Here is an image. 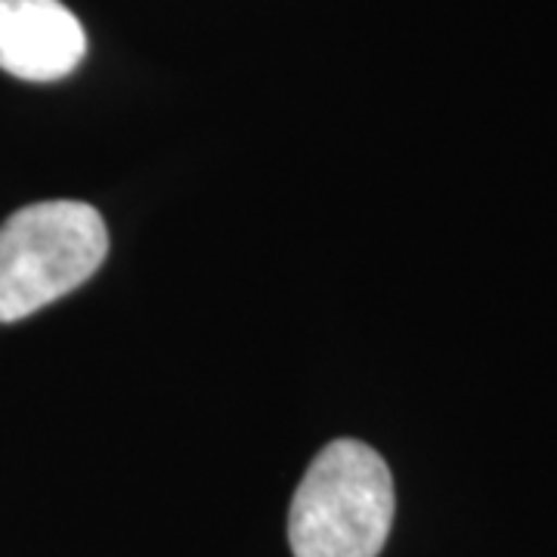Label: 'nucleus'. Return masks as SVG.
<instances>
[{
	"label": "nucleus",
	"mask_w": 557,
	"mask_h": 557,
	"mask_svg": "<svg viewBox=\"0 0 557 557\" xmlns=\"http://www.w3.org/2000/svg\"><path fill=\"white\" fill-rule=\"evenodd\" d=\"M87 53L78 16L60 0H0V69L22 81H60Z\"/></svg>",
	"instance_id": "3"
},
{
	"label": "nucleus",
	"mask_w": 557,
	"mask_h": 557,
	"mask_svg": "<svg viewBox=\"0 0 557 557\" xmlns=\"http://www.w3.org/2000/svg\"><path fill=\"white\" fill-rule=\"evenodd\" d=\"M109 255V230L84 201H38L0 223V322L75 292Z\"/></svg>",
	"instance_id": "2"
},
{
	"label": "nucleus",
	"mask_w": 557,
	"mask_h": 557,
	"mask_svg": "<svg viewBox=\"0 0 557 557\" xmlns=\"http://www.w3.org/2000/svg\"><path fill=\"white\" fill-rule=\"evenodd\" d=\"M394 523L387 461L359 440L329 443L300 480L288 542L295 557H379Z\"/></svg>",
	"instance_id": "1"
}]
</instances>
